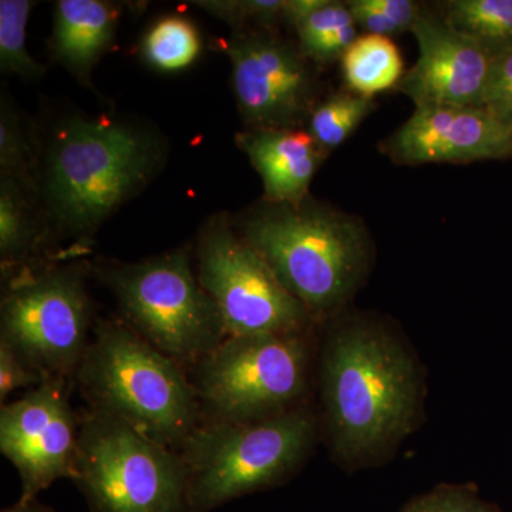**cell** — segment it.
Masks as SVG:
<instances>
[{"label": "cell", "instance_id": "44dd1931", "mask_svg": "<svg viewBox=\"0 0 512 512\" xmlns=\"http://www.w3.org/2000/svg\"><path fill=\"white\" fill-rule=\"evenodd\" d=\"M375 99L343 90L320 101L308 121V131L326 153L342 146L375 111Z\"/></svg>", "mask_w": 512, "mask_h": 512}, {"label": "cell", "instance_id": "4fadbf2b", "mask_svg": "<svg viewBox=\"0 0 512 512\" xmlns=\"http://www.w3.org/2000/svg\"><path fill=\"white\" fill-rule=\"evenodd\" d=\"M397 165L468 164L512 156V127L483 107L429 104L380 143Z\"/></svg>", "mask_w": 512, "mask_h": 512}, {"label": "cell", "instance_id": "f1b7e54d", "mask_svg": "<svg viewBox=\"0 0 512 512\" xmlns=\"http://www.w3.org/2000/svg\"><path fill=\"white\" fill-rule=\"evenodd\" d=\"M2 512H55L52 510V508H47L45 505H42L39 503V501L36 500H30V501H18L15 505H12V507L5 508Z\"/></svg>", "mask_w": 512, "mask_h": 512}, {"label": "cell", "instance_id": "cb8c5ba5", "mask_svg": "<svg viewBox=\"0 0 512 512\" xmlns=\"http://www.w3.org/2000/svg\"><path fill=\"white\" fill-rule=\"evenodd\" d=\"M285 0H239V2H198L207 10L238 29L276 30L284 22Z\"/></svg>", "mask_w": 512, "mask_h": 512}, {"label": "cell", "instance_id": "6da1fadb", "mask_svg": "<svg viewBox=\"0 0 512 512\" xmlns=\"http://www.w3.org/2000/svg\"><path fill=\"white\" fill-rule=\"evenodd\" d=\"M319 387L330 450L348 470L384 463L423 419L416 353L372 316L335 320L320 350Z\"/></svg>", "mask_w": 512, "mask_h": 512}, {"label": "cell", "instance_id": "9a60e30c", "mask_svg": "<svg viewBox=\"0 0 512 512\" xmlns=\"http://www.w3.org/2000/svg\"><path fill=\"white\" fill-rule=\"evenodd\" d=\"M264 184L265 201L301 204L328 153L303 128H258L237 136Z\"/></svg>", "mask_w": 512, "mask_h": 512}, {"label": "cell", "instance_id": "d6986e66", "mask_svg": "<svg viewBox=\"0 0 512 512\" xmlns=\"http://www.w3.org/2000/svg\"><path fill=\"white\" fill-rule=\"evenodd\" d=\"M440 15L493 57L512 46V0H448Z\"/></svg>", "mask_w": 512, "mask_h": 512}, {"label": "cell", "instance_id": "ac0fdd59", "mask_svg": "<svg viewBox=\"0 0 512 512\" xmlns=\"http://www.w3.org/2000/svg\"><path fill=\"white\" fill-rule=\"evenodd\" d=\"M29 191L18 181H0V259L3 274H15L39 245L40 224L30 207Z\"/></svg>", "mask_w": 512, "mask_h": 512}, {"label": "cell", "instance_id": "5b68a950", "mask_svg": "<svg viewBox=\"0 0 512 512\" xmlns=\"http://www.w3.org/2000/svg\"><path fill=\"white\" fill-rule=\"evenodd\" d=\"M319 433V417L306 404L247 423H201L180 450L191 512L284 484L311 456Z\"/></svg>", "mask_w": 512, "mask_h": 512}, {"label": "cell", "instance_id": "e0dca14e", "mask_svg": "<svg viewBox=\"0 0 512 512\" xmlns=\"http://www.w3.org/2000/svg\"><path fill=\"white\" fill-rule=\"evenodd\" d=\"M340 63L348 90L366 99L399 86L404 76L402 53L390 37L360 35Z\"/></svg>", "mask_w": 512, "mask_h": 512}, {"label": "cell", "instance_id": "8fae6325", "mask_svg": "<svg viewBox=\"0 0 512 512\" xmlns=\"http://www.w3.org/2000/svg\"><path fill=\"white\" fill-rule=\"evenodd\" d=\"M227 53L232 90L249 130L302 128L318 106V82L298 43L276 30H235Z\"/></svg>", "mask_w": 512, "mask_h": 512}, {"label": "cell", "instance_id": "f546056e", "mask_svg": "<svg viewBox=\"0 0 512 512\" xmlns=\"http://www.w3.org/2000/svg\"><path fill=\"white\" fill-rule=\"evenodd\" d=\"M493 114L498 120L512 127V94Z\"/></svg>", "mask_w": 512, "mask_h": 512}, {"label": "cell", "instance_id": "7a4b0ae2", "mask_svg": "<svg viewBox=\"0 0 512 512\" xmlns=\"http://www.w3.org/2000/svg\"><path fill=\"white\" fill-rule=\"evenodd\" d=\"M239 234L315 323L338 319L372 269L365 222L311 197L301 204L265 201L239 224Z\"/></svg>", "mask_w": 512, "mask_h": 512}, {"label": "cell", "instance_id": "30bf717a", "mask_svg": "<svg viewBox=\"0 0 512 512\" xmlns=\"http://www.w3.org/2000/svg\"><path fill=\"white\" fill-rule=\"evenodd\" d=\"M197 261L198 279L217 305L228 338L311 333V313L225 215L202 229Z\"/></svg>", "mask_w": 512, "mask_h": 512}, {"label": "cell", "instance_id": "5bb4252c", "mask_svg": "<svg viewBox=\"0 0 512 512\" xmlns=\"http://www.w3.org/2000/svg\"><path fill=\"white\" fill-rule=\"evenodd\" d=\"M419 57L396 87L414 106L481 107L493 56L426 9L412 29Z\"/></svg>", "mask_w": 512, "mask_h": 512}, {"label": "cell", "instance_id": "d4e9b609", "mask_svg": "<svg viewBox=\"0 0 512 512\" xmlns=\"http://www.w3.org/2000/svg\"><path fill=\"white\" fill-rule=\"evenodd\" d=\"M400 512H501L485 501L477 488L466 484H441L413 498Z\"/></svg>", "mask_w": 512, "mask_h": 512}, {"label": "cell", "instance_id": "83f0119b", "mask_svg": "<svg viewBox=\"0 0 512 512\" xmlns=\"http://www.w3.org/2000/svg\"><path fill=\"white\" fill-rule=\"evenodd\" d=\"M346 3L355 19L357 29L362 30L363 35L390 37V39L393 36L402 35L392 20L387 19L380 10H377L370 0H350Z\"/></svg>", "mask_w": 512, "mask_h": 512}, {"label": "cell", "instance_id": "603a6c76", "mask_svg": "<svg viewBox=\"0 0 512 512\" xmlns=\"http://www.w3.org/2000/svg\"><path fill=\"white\" fill-rule=\"evenodd\" d=\"M32 150L18 114L8 101H2L0 110V170L2 177L18 181L26 190H32L30 178Z\"/></svg>", "mask_w": 512, "mask_h": 512}, {"label": "cell", "instance_id": "277c9868", "mask_svg": "<svg viewBox=\"0 0 512 512\" xmlns=\"http://www.w3.org/2000/svg\"><path fill=\"white\" fill-rule=\"evenodd\" d=\"M76 380L92 412L106 414L180 451L202 423L187 369L124 322L101 320Z\"/></svg>", "mask_w": 512, "mask_h": 512}, {"label": "cell", "instance_id": "ba28073f", "mask_svg": "<svg viewBox=\"0 0 512 512\" xmlns=\"http://www.w3.org/2000/svg\"><path fill=\"white\" fill-rule=\"evenodd\" d=\"M73 481L92 512H191L180 451L92 410L80 423Z\"/></svg>", "mask_w": 512, "mask_h": 512}, {"label": "cell", "instance_id": "7c38bea8", "mask_svg": "<svg viewBox=\"0 0 512 512\" xmlns=\"http://www.w3.org/2000/svg\"><path fill=\"white\" fill-rule=\"evenodd\" d=\"M66 380H43L0 410V451L22 483L19 501L37 495L62 478L73 480L80 423L69 402Z\"/></svg>", "mask_w": 512, "mask_h": 512}, {"label": "cell", "instance_id": "52a82bcc", "mask_svg": "<svg viewBox=\"0 0 512 512\" xmlns=\"http://www.w3.org/2000/svg\"><path fill=\"white\" fill-rule=\"evenodd\" d=\"M311 333L232 336L192 370L202 423H247L302 406Z\"/></svg>", "mask_w": 512, "mask_h": 512}, {"label": "cell", "instance_id": "2e32d148", "mask_svg": "<svg viewBox=\"0 0 512 512\" xmlns=\"http://www.w3.org/2000/svg\"><path fill=\"white\" fill-rule=\"evenodd\" d=\"M119 13L100 0H60L53 23L52 49L57 62L90 86L94 66L110 49Z\"/></svg>", "mask_w": 512, "mask_h": 512}, {"label": "cell", "instance_id": "ffe728a7", "mask_svg": "<svg viewBox=\"0 0 512 512\" xmlns=\"http://www.w3.org/2000/svg\"><path fill=\"white\" fill-rule=\"evenodd\" d=\"M141 52L161 72H180L200 56L201 36L190 20L165 16L148 29Z\"/></svg>", "mask_w": 512, "mask_h": 512}, {"label": "cell", "instance_id": "9c48e42d", "mask_svg": "<svg viewBox=\"0 0 512 512\" xmlns=\"http://www.w3.org/2000/svg\"><path fill=\"white\" fill-rule=\"evenodd\" d=\"M90 332L92 302L76 269L23 266L9 275L0 305V342L43 380H76Z\"/></svg>", "mask_w": 512, "mask_h": 512}, {"label": "cell", "instance_id": "7402d4cb", "mask_svg": "<svg viewBox=\"0 0 512 512\" xmlns=\"http://www.w3.org/2000/svg\"><path fill=\"white\" fill-rule=\"evenodd\" d=\"M32 8L29 0L0 2V67L3 73L23 79H37L43 74V67L26 47V25Z\"/></svg>", "mask_w": 512, "mask_h": 512}, {"label": "cell", "instance_id": "3957f363", "mask_svg": "<svg viewBox=\"0 0 512 512\" xmlns=\"http://www.w3.org/2000/svg\"><path fill=\"white\" fill-rule=\"evenodd\" d=\"M160 144L131 124L72 117L47 148L42 194L59 237L87 241L160 167Z\"/></svg>", "mask_w": 512, "mask_h": 512}, {"label": "cell", "instance_id": "4316f807", "mask_svg": "<svg viewBox=\"0 0 512 512\" xmlns=\"http://www.w3.org/2000/svg\"><path fill=\"white\" fill-rule=\"evenodd\" d=\"M512 94V46L493 57L483 97V109L494 113Z\"/></svg>", "mask_w": 512, "mask_h": 512}, {"label": "cell", "instance_id": "484cf974", "mask_svg": "<svg viewBox=\"0 0 512 512\" xmlns=\"http://www.w3.org/2000/svg\"><path fill=\"white\" fill-rule=\"evenodd\" d=\"M43 377L33 370L6 343L0 342V399H6L15 390L39 386Z\"/></svg>", "mask_w": 512, "mask_h": 512}, {"label": "cell", "instance_id": "8992f818", "mask_svg": "<svg viewBox=\"0 0 512 512\" xmlns=\"http://www.w3.org/2000/svg\"><path fill=\"white\" fill-rule=\"evenodd\" d=\"M96 272L116 298L128 328L185 369L228 338L187 249L136 264L101 261Z\"/></svg>", "mask_w": 512, "mask_h": 512}]
</instances>
